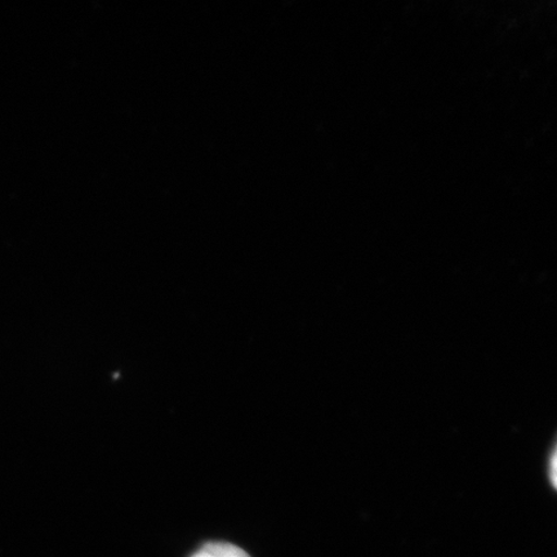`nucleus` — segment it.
<instances>
[{
  "instance_id": "obj_2",
  "label": "nucleus",
  "mask_w": 557,
  "mask_h": 557,
  "mask_svg": "<svg viewBox=\"0 0 557 557\" xmlns=\"http://www.w3.org/2000/svg\"><path fill=\"white\" fill-rule=\"evenodd\" d=\"M549 468H552V471H549V479H552V483L555 486L556 485V451L554 450L552 461H549Z\"/></svg>"
},
{
  "instance_id": "obj_1",
  "label": "nucleus",
  "mask_w": 557,
  "mask_h": 557,
  "mask_svg": "<svg viewBox=\"0 0 557 557\" xmlns=\"http://www.w3.org/2000/svg\"><path fill=\"white\" fill-rule=\"evenodd\" d=\"M191 557H250L244 549L232 543L211 542L195 553Z\"/></svg>"
}]
</instances>
